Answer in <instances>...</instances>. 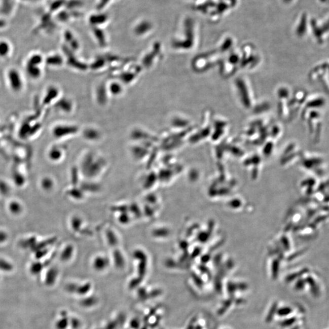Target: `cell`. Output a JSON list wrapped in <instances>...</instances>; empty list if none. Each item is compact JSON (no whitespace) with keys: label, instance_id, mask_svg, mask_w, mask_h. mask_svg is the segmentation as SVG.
Here are the masks:
<instances>
[{"label":"cell","instance_id":"6da1fadb","mask_svg":"<svg viewBox=\"0 0 329 329\" xmlns=\"http://www.w3.org/2000/svg\"><path fill=\"white\" fill-rule=\"evenodd\" d=\"M67 320H66L65 319H62L61 321L59 322L58 321V322H57V328H58L59 329L65 328L66 327V326H67Z\"/></svg>","mask_w":329,"mask_h":329},{"label":"cell","instance_id":"7a4b0ae2","mask_svg":"<svg viewBox=\"0 0 329 329\" xmlns=\"http://www.w3.org/2000/svg\"><path fill=\"white\" fill-rule=\"evenodd\" d=\"M11 210H13V212H18V211H19V210H20L19 205L17 204V203H14V204H12L11 205Z\"/></svg>","mask_w":329,"mask_h":329},{"label":"cell","instance_id":"3957f363","mask_svg":"<svg viewBox=\"0 0 329 329\" xmlns=\"http://www.w3.org/2000/svg\"><path fill=\"white\" fill-rule=\"evenodd\" d=\"M6 236L5 234L0 233V241H4L5 239Z\"/></svg>","mask_w":329,"mask_h":329},{"label":"cell","instance_id":"277c9868","mask_svg":"<svg viewBox=\"0 0 329 329\" xmlns=\"http://www.w3.org/2000/svg\"><path fill=\"white\" fill-rule=\"evenodd\" d=\"M108 1V0H101V7H102V6H104V5L106 4L107 2Z\"/></svg>","mask_w":329,"mask_h":329}]
</instances>
